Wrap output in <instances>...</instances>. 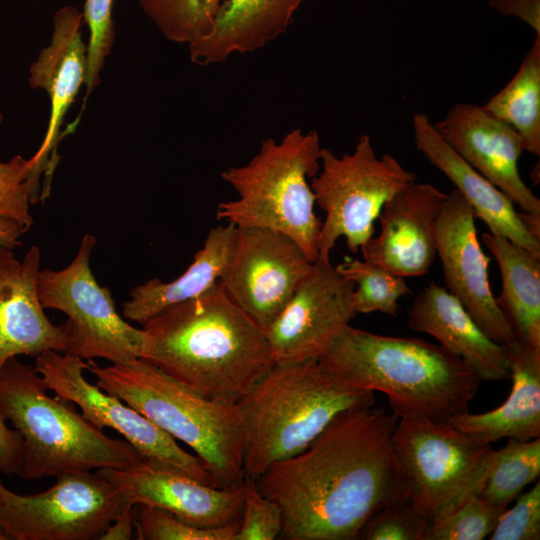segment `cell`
<instances>
[{
	"mask_svg": "<svg viewBox=\"0 0 540 540\" xmlns=\"http://www.w3.org/2000/svg\"><path fill=\"white\" fill-rule=\"evenodd\" d=\"M397 421L374 405L346 410L254 479L282 510L280 539L355 540L373 513L408 500L394 454Z\"/></svg>",
	"mask_w": 540,
	"mask_h": 540,
	"instance_id": "cell-1",
	"label": "cell"
},
{
	"mask_svg": "<svg viewBox=\"0 0 540 540\" xmlns=\"http://www.w3.org/2000/svg\"><path fill=\"white\" fill-rule=\"evenodd\" d=\"M140 358L202 397L236 405L275 364L264 331L220 281L142 325Z\"/></svg>",
	"mask_w": 540,
	"mask_h": 540,
	"instance_id": "cell-2",
	"label": "cell"
},
{
	"mask_svg": "<svg viewBox=\"0 0 540 540\" xmlns=\"http://www.w3.org/2000/svg\"><path fill=\"white\" fill-rule=\"evenodd\" d=\"M318 362L347 386L386 394L398 419L446 422L466 413L482 381L463 359L440 344L383 336L350 325Z\"/></svg>",
	"mask_w": 540,
	"mask_h": 540,
	"instance_id": "cell-3",
	"label": "cell"
},
{
	"mask_svg": "<svg viewBox=\"0 0 540 540\" xmlns=\"http://www.w3.org/2000/svg\"><path fill=\"white\" fill-rule=\"evenodd\" d=\"M375 404L373 391L347 386L318 359L275 363L236 404L245 438V477L305 449L340 413Z\"/></svg>",
	"mask_w": 540,
	"mask_h": 540,
	"instance_id": "cell-4",
	"label": "cell"
},
{
	"mask_svg": "<svg viewBox=\"0 0 540 540\" xmlns=\"http://www.w3.org/2000/svg\"><path fill=\"white\" fill-rule=\"evenodd\" d=\"M48 391L35 369L17 357L0 370V410L22 441L20 478L122 469L143 461L126 440L109 437L74 403Z\"/></svg>",
	"mask_w": 540,
	"mask_h": 540,
	"instance_id": "cell-5",
	"label": "cell"
},
{
	"mask_svg": "<svg viewBox=\"0 0 540 540\" xmlns=\"http://www.w3.org/2000/svg\"><path fill=\"white\" fill-rule=\"evenodd\" d=\"M95 384L194 451L220 488L245 480V438L236 405L208 400L150 362L136 358L86 369Z\"/></svg>",
	"mask_w": 540,
	"mask_h": 540,
	"instance_id": "cell-6",
	"label": "cell"
},
{
	"mask_svg": "<svg viewBox=\"0 0 540 540\" xmlns=\"http://www.w3.org/2000/svg\"><path fill=\"white\" fill-rule=\"evenodd\" d=\"M321 149L318 133L300 128L280 141L265 139L247 164L221 173L238 198L220 203L216 219L236 227L279 231L314 263L322 222L314 211L315 196L308 179L320 170Z\"/></svg>",
	"mask_w": 540,
	"mask_h": 540,
	"instance_id": "cell-7",
	"label": "cell"
},
{
	"mask_svg": "<svg viewBox=\"0 0 540 540\" xmlns=\"http://www.w3.org/2000/svg\"><path fill=\"white\" fill-rule=\"evenodd\" d=\"M321 167L311 178L315 203L325 212L317 240L318 259L329 261L337 240L357 253L375 232L374 222L385 202L417 181L393 156H377L368 135H362L352 153L335 155L322 148Z\"/></svg>",
	"mask_w": 540,
	"mask_h": 540,
	"instance_id": "cell-8",
	"label": "cell"
},
{
	"mask_svg": "<svg viewBox=\"0 0 540 540\" xmlns=\"http://www.w3.org/2000/svg\"><path fill=\"white\" fill-rule=\"evenodd\" d=\"M393 446L407 499L429 520L483 486L495 451L447 422L421 417L398 419Z\"/></svg>",
	"mask_w": 540,
	"mask_h": 540,
	"instance_id": "cell-9",
	"label": "cell"
},
{
	"mask_svg": "<svg viewBox=\"0 0 540 540\" xmlns=\"http://www.w3.org/2000/svg\"><path fill=\"white\" fill-rule=\"evenodd\" d=\"M95 244V236L86 234L67 267L40 270L39 300L44 309L59 310L67 316L61 324L68 337L67 354L83 360L125 363L140 358L143 330L117 312L110 289L95 279L90 267Z\"/></svg>",
	"mask_w": 540,
	"mask_h": 540,
	"instance_id": "cell-10",
	"label": "cell"
},
{
	"mask_svg": "<svg viewBox=\"0 0 540 540\" xmlns=\"http://www.w3.org/2000/svg\"><path fill=\"white\" fill-rule=\"evenodd\" d=\"M130 504L98 470L56 476L36 494H18L0 480V526L8 540L98 539Z\"/></svg>",
	"mask_w": 540,
	"mask_h": 540,
	"instance_id": "cell-11",
	"label": "cell"
},
{
	"mask_svg": "<svg viewBox=\"0 0 540 540\" xmlns=\"http://www.w3.org/2000/svg\"><path fill=\"white\" fill-rule=\"evenodd\" d=\"M35 371L49 391L74 403L83 417L100 429L123 436L147 462L178 470L205 484L218 487L203 461L184 450L167 432L116 396L84 376L83 359L53 350L35 360Z\"/></svg>",
	"mask_w": 540,
	"mask_h": 540,
	"instance_id": "cell-12",
	"label": "cell"
},
{
	"mask_svg": "<svg viewBox=\"0 0 540 540\" xmlns=\"http://www.w3.org/2000/svg\"><path fill=\"white\" fill-rule=\"evenodd\" d=\"M312 262L289 236L272 229L236 227L220 283L265 332L287 305Z\"/></svg>",
	"mask_w": 540,
	"mask_h": 540,
	"instance_id": "cell-13",
	"label": "cell"
},
{
	"mask_svg": "<svg viewBox=\"0 0 540 540\" xmlns=\"http://www.w3.org/2000/svg\"><path fill=\"white\" fill-rule=\"evenodd\" d=\"M355 284L329 261L317 260L266 329L274 363L318 359L357 315Z\"/></svg>",
	"mask_w": 540,
	"mask_h": 540,
	"instance_id": "cell-14",
	"label": "cell"
},
{
	"mask_svg": "<svg viewBox=\"0 0 540 540\" xmlns=\"http://www.w3.org/2000/svg\"><path fill=\"white\" fill-rule=\"evenodd\" d=\"M475 218L472 207L457 189L448 193L436 224L437 255L447 291L490 339L508 346L515 337L491 291V258L480 246Z\"/></svg>",
	"mask_w": 540,
	"mask_h": 540,
	"instance_id": "cell-15",
	"label": "cell"
},
{
	"mask_svg": "<svg viewBox=\"0 0 540 540\" xmlns=\"http://www.w3.org/2000/svg\"><path fill=\"white\" fill-rule=\"evenodd\" d=\"M441 137L470 166L527 214L540 217V200L520 176L524 151L518 132L483 106L458 103L433 124Z\"/></svg>",
	"mask_w": 540,
	"mask_h": 540,
	"instance_id": "cell-16",
	"label": "cell"
},
{
	"mask_svg": "<svg viewBox=\"0 0 540 540\" xmlns=\"http://www.w3.org/2000/svg\"><path fill=\"white\" fill-rule=\"evenodd\" d=\"M98 471L132 505L156 507L203 528L222 527L241 519L244 482L229 488L215 487L144 460L127 468Z\"/></svg>",
	"mask_w": 540,
	"mask_h": 540,
	"instance_id": "cell-17",
	"label": "cell"
},
{
	"mask_svg": "<svg viewBox=\"0 0 540 540\" xmlns=\"http://www.w3.org/2000/svg\"><path fill=\"white\" fill-rule=\"evenodd\" d=\"M447 195L417 181L396 192L377 218L380 233L360 248L364 260L404 278L428 273L437 256L436 224Z\"/></svg>",
	"mask_w": 540,
	"mask_h": 540,
	"instance_id": "cell-18",
	"label": "cell"
},
{
	"mask_svg": "<svg viewBox=\"0 0 540 540\" xmlns=\"http://www.w3.org/2000/svg\"><path fill=\"white\" fill-rule=\"evenodd\" d=\"M82 12L73 6L59 9L53 18L50 44L44 48L30 67L29 84L43 89L50 98V117L47 131L31 161L36 173H45L40 200L50 194L53 171L59 161L57 144L63 119L85 83L87 45L81 36Z\"/></svg>",
	"mask_w": 540,
	"mask_h": 540,
	"instance_id": "cell-19",
	"label": "cell"
},
{
	"mask_svg": "<svg viewBox=\"0 0 540 540\" xmlns=\"http://www.w3.org/2000/svg\"><path fill=\"white\" fill-rule=\"evenodd\" d=\"M40 258L37 246L20 261L12 249L0 245V370L19 355L67 352L65 331L48 319L39 300Z\"/></svg>",
	"mask_w": 540,
	"mask_h": 540,
	"instance_id": "cell-20",
	"label": "cell"
},
{
	"mask_svg": "<svg viewBox=\"0 0 540 540\" xmlns=\"http://www.w3.org/2000/svg\"><path fill=\"white\" fill-rule=\"evenodd\" d=\"M412 127L416 149L456 186L489 232L540 258V239L530 233L512 201L453 150L426 114H415Z\"/></svg>",
	"mask_w": 540,
	"mask_h": 540,
	"instance_id": "cell-21",
	"label": "cell"
},
{
	"mask_svg": "<svg viewBox=\"0 0 540 540\" xmlns=\"http://www.w3.org/2000/svg\"><path fill=\"white\" fill-rule=\"evenodd\" d=\"M407 322L411 330L433 336L463 359L481 380L510 377L507 346L490 339L459 300L435 282L415 297Z\"/></svg>",
	"mask_w": 540,
	"mask_h": 540,
	"instance_id": "cell-22",
	"label": "cell"
},
{
	"mask_svg": "<svg viewBox=\"0 0 540 540\" xmlns=\"http://www.w3.org/2000/svg\"><path fill=\"white\" fill-rule=\"evenodd\" d=\"M304 0H224L214 25L189 45L192 62L210 65L254 52L283 34Z\"/></svg>",
	"mask_w": 540,
	"mask_h": 540,
	"instance_id": "cell-23",
	"label": "cell"
},
{
	"mask_svg": "<svg viewBox=\"0 0 540 540\" xmlns=\"http://www.w3.org/2000/svg\"><path fill=\"white\" fill-rule=\"evenodd\" d=\"M507 349L513 381L507 400L489 412H466L446 421L488 443L505 437L527 441L540 436V351L516 339Z\"/></svg>",
	"mask_w": 540,
	"mask_h": 540,
	"instance_id": "cell-24",
	"label": "cell"
},
{
	"mask_svg": "<svg viewBox=\"0 0 540 540\" xmlns=\"http://www.w3.org/2000/svg\"><path fill=\"white\" fill-rule=\"evenodd\" d=\"M235 234L232 223L210 229L203 247L180 276L170 282L153 278L132 288L130 298L122 304L124 318L143 325L164 309L210 291L224 272Z\"/></svg>",
	"mask_w": 540,
	"mask_h": 540,
	"instance_id": "cell-25",
	"label": "cell"
},
{
	"mask_svg": "<svg viewBox=\"0 0 540 540\" xmlns=\"http://www.w3.org/2000/svg\"><path fill=\"white\" fill-rule=\"evenodd\" d=\"M482 241L500 269L499 309L515 339L540 351V258L498 234L483 233Z\"/></svg>",
	"mask_w": 540,
	"mask_h": 540,
	"instance_id": "cell-26",
	"label": "cell"
},
{
	"mask_svg": "<svg viewBox=\"0 0 540 540\" xmlns=\"http://www.w3.org/2000/svg\"><path fill=\"white\" fill-rule=\"evenodd\" d=\"M483 108L518 132L524 151L540 155V35L514 77Z\"/></svg>",
	"mask_w": 540,
	"mask_h": 540,
	"instance_id": "cell-27",
	"label": "cell"
},
{
	"mask_svg": "<svg viewBox=\"0 0 540 540\" xmlns=\"http://www.w3.org/2000/svg\"><path fill=\"white\" fill-rule=\"evenodd\" d=\"M540 474V439L509 438L494 451V458L481 489L483 499L503 512L508 504Z\"/></svg>",
	"mask_w": 540,
	"mask_h": 540,
	"instance_id": "cell-28",
	"label": "cell"
},
{
	"mask_svg": "<svg viewBox=\"0 0 540 540\" xmlns=\"http://www.w3.org/2000/svg\"><path fill=\"white\" fill-rule=\"evenodd\" d=\"M223 1L138 0V3L166 39L189 46L210 32Z\"/></svg>",
	"mask_w": 540,
	"mask_h": 540,
	"instance_id": "cell-29",
	"label": "cell"
},
{
	"mask_svg": "<svg viewBox=\"0 0 540 540\" xmlns=\"http://www.w3.org/2000/svg\"><path fill=\"white\" fill-rule=\"evenodd\" d=\"M335 267L355 284L352 302L357 314L382 312L396 316L398 300L411 293L404 277L377 264L346 258Z\"/></svg>",
	"mask_w": 540,
	"mask_h": 540,
	"instance_id": "cell-30",
	"label": "cell"
},
{
	"mask_svg": "<svg viewBox=\"0 0 540 540\" xmlns=\"http://www.w3.org/2000/svg\"><path fill=\"white\" fill-rule=\"evenodd\" d=\"M481 489L431 519L424 540H482L489 536L502 512L483 499Z\"/></svg>",
	"mask_w": 540,
	"mask_h": 540,
	"instance_id": "cell-31",
	"label": "cell"
},
{
	"mask_svg": "<svg viewBox=\"0 0 540 540\" xmlns=\"http://www.w3.org/2000/svg\"><path fill=\"white\" fill-rule=\"evenodd\" d=\"M3 116L0 113V124ZM40 176L30 159L16 155L0 161V217L17 221L28 229L33 224L30 206L40 199Z\"/></svg>",
	"mask_w": 540,
	"mask_h": 540,
	"instance_id": "cell-32",
	"label": "cell"
},
{
	"mask_svg": "<svg viewBox=\"0 0 540 540\" xmlns=\"http://www.w3.org/2000/svg\"><path fill=\"white\" fill-rule=\"evenodd\" d=\"M138 540H234L240 520L217 528L187 523L173 514L147 505H135Z\"/></svg>",
	"mask_w": 540,
	"mask_h": 540,
	"instance_id": "cell-33",
	"label": "cell"
},
{
	"mask_svg": "<svg viewBox=\"0 0 540 540\" xmlns=\"http://www.w3.org/2000/svg\"><path fill=\"white\" fill-rule=\"evenodd\" d=\"M429 523L408 500L394 502L373 513L357 539L424 540Z\"/></svg>",
	"mask_w": 540,
	"mask_h": 540,
	"instance_id": "cell-34",
	"label": "cell"
},
{
	"mask_svg": "<svg viewBox=\"0 0 540 540\" xmlns=\"http://www.w3.org/2000/svg\"><path fill=\"white\" fill-rule=\"evenodd\" d=\"M114 0H85L82 12L83 23L88 26L86 98L100 83V72L114 42L112 5Z\"/></svg>",
	"mask_w": 540,
	"mask_h": 540,
	"instance_id": "cell-35",
	"label": "cell"
},
{
	"mask_svg": "<svg viewBox=\"0 0 540 540\" xmlns=\"http://www.w3.org/2000/svg\"><path fill=\"white\" fill-rule=\"evenodd\" d=\"M283 516L280 506L261 493L253 478L245 477L244 504L234 540L280 538Z\"/></svg>",
	"mask_w": 540,
	"mask_h": 540,
	"instance_id": "cell-36",
	"label": "cell"
},
{
	"mask_svg": "<svg viewBox=\"0 0 540 540\" xmlns=\"http://www.w3.org/2000/svg\"><path fill=\"white\" fill-rule=\"evenodd\" d=\"M490 540L540 539V482L522 494L513 508L499 516Z\"/></svg>",
	"mask_w": 540,
	"mask_h": 540,
	"instance_id": "cell-37",
	"label": "cell"
},
{
	"mask_svg": "<svg viewBox=\"0 0 540 540\" xmlns=\"http://www.w3.org/2000/svg\"><path fill=\"white\" fill-rule=\"evenodd\" d=\"M22 465V441L0 410V472L18 476Z\"/></svg>",
	"mask_w": 540,
	"mask_h": 540,
	"instance_id": "cell-38",
	"label": "cell"
},
{
	"mask_svg": "<svg viewBox=\"0 0 540 540\" xmlns=\"http://www.w3.org/2000/svg\"><path fill=\"white\" fill-rule=\"evenodd\" d=\"M488 6L506 16H516L540 35V0H488Z\"/></svg>",
	"mask_w": 540,
	"mask_h": 540,
	"instance_id": "cell-39",
	"label": "cell"
},
{
	"mask_svg": "<svg viewBox=\"0 0 540 540\" xmlns=\"http://www.w3.org/2000/svg\"><path fill=\"white\" fill-rule=\"evenodd\" d=\"M136 506L128 505L116 518L107 526L99 536L100 540H129L132 539L135 528Z\"/></svg>",
	"mask_w": 540,
	"mask_h": 540,
	"instance_id": "cell-40",
	"label": "cell"
},
{
	"mask_svg": "<svg viewBox=\"0 0 540 540\" xmlns=\"http://www.w3.org/2000/svg\"><path fill=\"white\" fill-rule=\"evenodd\" d=\"M28 230L13 219L0 217V245L10 249L22 246L20 238Z\"/></svg>",
	"mask_w": 540,
	"mask_h": 540,
	"instance_id": "cell-41",
	"label": "cell"
},
{
	"mask_svg": "<svg viewBox=\"0 0 540 540\" xmlns=\"http://www.w3.org/2000/svg\"><path fill=\"white\" fill-rule=\"evenodd\" d=\"M0 540H8L0 526Z\"/></svg>",
	"mask_w": 540,
	"mask_h": 540,
	"instance_id": "cell-42",
	"label": "cell"
}]
</instances>
